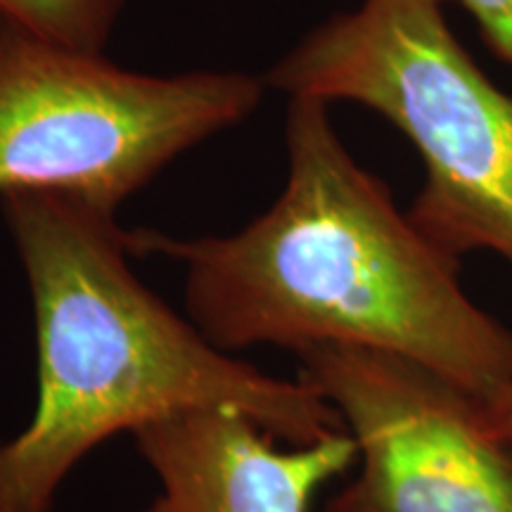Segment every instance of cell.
I'll list each match as a JSON object with an SVG mask.
<instances>
[{"label":"cell","mask_w":512,"mask_h":512,"mask_svg":"<svg viewBox=\"0 0 512 512\" xmlns=\"http://www.w3.org/2000/svg\"><path fill=\"white\" fill-rule=\"evenodd\" d=\"M287 183L240 233L131 230L133 256L185 266L188 318L228 351L354 347L418 363L482 403L512 384V330L460 283V259L396 207L339 140L330 105L290 98Z\"/></svg>","instance_id":"6da1fadb"},{"label":"cell","mask_w":512,"mask_h":512,"mask_svg":"<svg viewBox=\"0 0 512 512\" xmlns=\"http://www.w3.org/2000/svg\"><path fill=\"white\" fill-rule=\"evenodd\" d=\"M36 320L38 396L27 430L0 444V512H53L64 479L121 432L235 408L273 439L344 432L306 382L261 373L211 344L138 278L117 214L55 190L0 195Z\"/></svg>","instance_id":"7a4b0ae2"},{"label":"cell","mask_w":512,"mask_h":512,"mask_svg":"<svg viewBox=\"0 0 512 512\" xmlns=\"http://www.w3.org/2000/svg\"><path fill=\"white\" fill-rule=\"evenodd\" d=\"M444 3L363 0L306 34L264 83L392 121L425 164L415 226L458 259L491 252L512 266V98L460 46Z\"/></svg>","instance_id":"3957f363"},{"label":"cell","mask_w":512,"mask_h":512,"mask_svg":"<svg viewBox=\"0 0 512 512\" xmlns=\"http://www.w3.org/2000/svg\"><path fill=\"white\" fill-rule=\"evenodd\" d=\"M264 76L128 72L0 19V195L55 190L117 214L174 159L245 121Z\"/></svg>","instance_id":"277c9868"},{"label":"cell","mask_w":512,"mask_h":512,"mask_svg":"<svg viewBox=\"0 0 512 512\" xmlns=\"http://www.w3.org/2000/svg\"><path fill=\"white\" fill-rule=\"evenodd\" d=\"M297 356L356 444V477L325 512H512V441L482 401L380 351L328 344Z\"/></svg>","instance_id":"5b68a950"},{"label":"cell","mask_w":512,"mask_h":512,"mask_svg":"<svg viewBox=\"0 0 512 512\" xmlns=\"http://www.w3.org/2000/svg\"><path fill=\"white\" fill-rule=\"evenodd\" d=\"M133 437L159 482L143 512H309L318 491L356 465L347 430L280 446L235 408L178 413Z\"/></svg>","instance_id":"8992f818"},{"label":"cell","mask_w":512,"mask_h":512,"mask_svg":"<svg viewBox=\"0 0 512 512\" xmlns=\"http://www.w3.org/2000/svg\"><path fill=\"white\" fill-rule=\"evenodd\" d=\"M128 0H0V19L60 46L105 53Z\"/></svg>","instance_id":"52a82bcc"},{"label":"cell","mask_w":512,"mask_h":512,"mask_svg":"<svg viewBox=\"0 0 512 512\" xmlns=\"http://www.w3.org/2000/svg\"><path fill=\"white\" fill-rule=\"evenodd\" d=\"M477 19L482 36L494 53L512 64V0H458Z\"/></svg>","instance_id":"ba28073f"},{"label":"cell","mask_w":512,"mask_h":512,"mask_svg":"<svg viewBox=\"0 0 512 512\" xmlns=\"http://www.w3.org/2000/svg\"><path fill=\"white\" fill-rule=\"evenodd\" d=\"M486 418H489L491 427L501 434L503 439L512 441V384L505 387L494 401L484 403Z\"/></svg>","instance_id":"9c48e42d"}]
</instances>
